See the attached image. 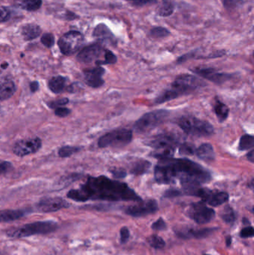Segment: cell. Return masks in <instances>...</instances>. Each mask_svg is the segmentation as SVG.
<instances>
[{"label": "cell", "instance_id": "5", "mask_svg": "<svg viewBox=\"0 0 254 255\" xmlns=\"http://www.w3.org/2000/svg\"><path fill=\"white\" fill-rule=\"evenodd\" d=\"M58 225L53 221H39L24 225L7 231L9 237L13 238H28L34 235L52 233L58 229Z\"/></svg>", "mask_w": 254, "mask_h": 255}, {"label": "cell", "instance_id": "39", "mask_svg": "<svg viewBox=\"0 0 254 255\" xmlns=\"http://www.w3.org/2000/svg\"><path fill=\"white\" fill-rule=\"evenodd\" d=\"M132 5L138 6V7H142V6L151 5V4H156L158 0H128Z\"/></svg>", "mask_w": 254, "mask_h": 255}, {"label": "cell", "instance_id": "9", "mask_svg": "<svg viewBox=\"0 0 254 255\" xmlns=\"http://www.w3.org/2000/svg\"><path fill=\"white\" fill-rule=\"evenodd\" d=\"M85 37L82 33L70 31L64 34L58 40V46L62 54L71 55L76 53L83 46Z\"/></svg>", "mask_w": 254, "mask_h": 255}, {"label": "cell", "instance_id": "17", "mask_svg": "<svg viewBox=\"0 0 254 255\" xmlns=\"http://www.w3.org/2000/svg\"><path fill=\"white\" fill-rule=\"evenodd\" d=\"M105 70L101 66H97L94 68L87 69L84 71L85 81L88 86L92 88H98L104 84L103 76Z\"/></svg>", "mask_w": 254, "mask_h": 255}, {"label": "cell", "instance_id": "19", "mask_svg": "<svg viewBox=\"0 0 254 255\" xmlns=\"http://www.w3.org/2000/svg\"><path fill=\"white\" fill-rule=\"evenodd\" d=\"M16 91V85L11 79L8 78L0 79V100H9L14 95Z\"/></svg>", "mask_w": 254, "mask_h": 255}, {"label": "cell", "instance_id": "3", "mask_svg": "<svg viewBox=\"0 0 254 255\" xmlns=\"http://www.w3.org/2000/svg\"><path fill=\"white\" fill-rule=\"evenodd\" d=\"M205 85V82L193 75H180L176 78L168 89L165 90L155 99V103H167L182 96L192 94Z\"/></svg>", "mask_w": 254, "mask_h": 255}, {"label": "cell", "instance_id": "44", "mask_svg": "<svg viewBox=\"0 0 254 255\" xmlns=\"http://www.w3.org/2000/svg\"><path fill=\"white\" fill-rule=\"evenodd\" d=\"M181 195L182 193L180 190H177V189H169L164 193V197L171 199V198L177 197Z\"/></svg>", "mask_w": 254, "mask_h": 255}, {"label": "cell", "instance_id": "22", "mask_svg": "<svg viewBox=\"0 0 254 255\" xmlns=\"http://www.w3.org/2000/svg\"><path fill=\"white\" fill-rule=\"evenodd\" d=\"M41 32V28L35 23L26 24L22 27V30H21L22 37L26 41L34 40L40 35Z\"/></svg>", "mask_w": 254, "mask_h": 255}, {"label": "cell", "instance_id": "43", "mask_svg": "<svg viewBox=\"0 0 254 255\" xmlns=\"http://www.w3.org/2000/svg\"><path fill=\"white\" fill-rule=\"evenodd\" d=\"M71 113V110L67 108L60 107L55 109V114L56 116L59 118H66Z\"/></svg>", "mask_w": 254, "mask_h": 255}, {"label": "cell", "instance_id": "34", "mask_svg": "<svg viewBox=\"0 0 254 255\" xmlns=\"http://www.w3.org/2000/svg\"><path fill=\"white\" fill-rule=\"evenodd\" d=\"M150 34L154 38L161 39L169 35L170 31L164 27H154L150 31Z\"/></svg>", "mask_w": 254, "mask_h": 255}, {"label": "cell", "instance_id": "28", "mask_svg": "<svg viewBox=\"0 0 254 255\" xmlns=\"http://www.w3.org/2000/svg\"><path fill=\"white\" fill-rule=\"evenodd\" d=\"M42 2V0H21L19 6L28 11H36L40 8Z\"/></svg>", "mask_w": 254, "mask_h": 255}, {"label": "cell", "instance_id": "51", "mask_svg": "<svg viewBox=\"0 0 254 255\" xmlns=\"http://www.w3.org/2000/svg\"></svg>", "mask_w": 254, "mask_h": 255}, {"label": "cell", "instance_id": "42", "mask_svg": "<svg viewBox=\"0 0 254 255\" xmlns=\"http://www.w3.org/2000/svg\"><path fill=\"white\" fill-rule=\"evenodd\" d=\"M254 235V229L252 226L244 228V229L240 232V237H241L242 238H253Z\"/></svg>", "mask_w": 254, "mask_h": 255}, {"label": "cell", "instance_id": "41", "mask_svg": "<svg viewBox=\"0 0 254 255\" xmlns=\"http://www.w3.org/2000/svg\"><path fill=\"white\" fill-rule=\"evenodd\" d=\"M152 229L155 231H163L167 229V223L163 218L158 219L152 226Z\"/></svg>", "mask_w": 254, "mask_h": 255}, {"label": "cell", "instance_id": "32", "mask_svg": "<svg viewBox=\"0 0 254 255\" xmlns=\"http://www.w3.org/2000/svg\"><path fill=\"white\" fill-rule=\"evenodd\" d=\"M148 243L152 248L155 249V250H161V249H164L166 246L165 241L158 235H152L149 237L148 238Z\"/></svg>", "mask_w": 254, "mask_h": 255}, {"label": "cell", "instance_id": "47", "mask_svg": "<svg viewBox=\"0 0 254 255\" xmlns=\"http://www.w3.org/2000/svg\"><path fill=\"white\" fill-rule=\"evenodd\" d=\"M111 172L112 174H113V176L116 177V178H125L127 175L126 171L122 169H113V170H111Z\"/></svg>", "mask_w": 254, "mask_h": 255}, {"label": "cell", "instance_id": "27", "mask_svg": "<svg viewBox=\"0 0 254 255\" xmlns=\"http://www.w3.org/2000/svg\"><path fill=\"white\" fill-rule=\"evenodd\" d=\"M213 109H214L215 114H216L218 119L221 123L224 122L228 119V116H229L230 110L225 103H222L219 100H216Z\"/></svg>", "mask_w": 254, "mask_h": 255}, {"label": "cell", "instance_id": "7", "mask_svg": "<svg viewBox=\"0 0 254 255\" xmlns=\"http://www.w3.org/2000/svg\"><path fill=\"white\" fill-rule=\"evenodd\" d=\"M169 111L166 109L153 111L143 115L136 121L134 129L137 133H144L159 127L169 116Z\"/></svg>", "mask_w": 254, "mask_h": 255}, {"label": "cell", "instance_id": "33", "mask_svg": "<svg viewBox=\"0 0 254 255\" xmlns=\"http://www.w3.org/2000/svg\"><path fill=\"white\" fill-rule=\"evenodd\" d=\"M116 61H117V58H116L115 54L111 52V51L106 49L102 61H100L97 65L101 66L116 64Z\"/></svg>", "mask_w": 254, "mask_h": 255}, {"label": "cell", "instance_id": "30", "mask_svg": "<svg viewBox=\"0 0 254 255\" xmlns=\"http://www.w3.org/2000/svg\"><path fill=\"white\" fill-rule=\"evenodd\" d=\"M82 149V147L73 146V145H65L61 147L58 151V155L61 157H68L76 153L79 152Z\"/></svg>", "mask_w": 254, "mask_h": 255}, {"label": "cell", "instance_id": "31", "mask_svg": "<svg viewBox=\"0 0 254 255\" xmlns=\"http://www.w3.org/2000/svg\"><path fill=\"white\" fill-rule=\"evenodd\" d=\"M222 220L228 223V224H233L236 220L235 213L231 207L227 206L226 208L222 211L221 214Z\"/></svg>", "mask_w": 254, "mask_h": 255}, {"label": "cell", "instance_id": "29", "mask_svg": "<svg viewBox=\"0 0 254 255\" xmlns=\"http://www.w3.org/2000/svg\"><path fill=\"white\" fill-rule=\"evenodd\" d=\"M254 145V136L250 134H244L240 138L238 148L240 151H246V150L253 148Z\"/></svg>", "mask_w": 254, "mask_h": 255}, {"label": "cell", "instance_id": "23", "mask_svg": "<svg viewBox=\"0 0 254 255\" xmlns=\"http://www.w3.org/2000/svg\"><path fill=\"white\" fill-rule=\"evenodd\" d=\"M24 210H3L0 211V223H9L19 220L25 215Z\"/></svg>", "mask_w": 254, "mask_h": 255}, {"label": "cell", "instance_id": "14", "mask_svg": "<svg viewBox=\"0 0 254 255\" xmlns=\"http://www.w3.org/2000/svg\"><path fill=\"white\" fill-rule=\"evenodd\" d=\"M105 50L106 49L103 47L101 43H93L80 51L77 56L78 61L84 64H89L95 61L96 64L100 61L101 57H104Z\"/></svg>", "mask_w": 254, "mask_h": 255}, {"label": "cell", "instance_id": "6", "mask_svg": "<svg viewBox=\"0 0 254 255\" xmlns=\"http://www.w3.org/2000/svg\"><path fill=\"white\" fill-rule=\"evenodd\" d=\"M178 127L189 135L202 137L209 136L214 133L213 125L192 116H183L178 119L177 122Z\"/></svg>", "mask_w": 254, "mask_h": 255}, {"label": "cell", "instance_id": "4", "mask_svg": "<svg viewBox=\"0 0 254 255\" xmlns=\"http://www.w3.org/2000/svg\"><path fill=\"white\" fill-rule=\"evenodd\" d=\"M179 140L175 135L171 133H163L153 136L148 142L153 148L152 155L155 158H171L174 157Z\"/></svg>", "mask_w": 254, "mask_h": 255}, {"label": "cell", "instance_id": "25", "mask_svg": "<svg viewBox=\"0 0 254 255\" xmlns=\"http://www.w3.org/2000/svg\"><path fill=\"white\" fill-rule=\"evenodd\" d=\"M175 0H162L158 8V13L161 16H169L175 10Z\"/></svg>", "mask_w": 254, "mask_h": 255}, {"label": "cell", "instance_id": "37", "mask_svg": "<svg viewBox=\"0 0 254 255\" xmlns=\"http://www.w3.org/2000/svg\"><path fill=\"white\" fill-rule=\"evenodd\" d=\"M224 6L228 9H236L241 7L244 1L243 0H222Z\"/></svg>", "mask_w": 254, "mask_h": 255}, {"label": "cell", "instance_id": "15", "mask_svg": "<svg viewBox=\"0 0 254 255\" xmlns=\"http://www.w3.org/2000/svg\"><path fill=\"white\" fill-rule=\"evenodd\" d=\"M158 210V202L154 199L141 202L137 205L128 207L125 213L134 217H142L157 212Z\"/></svg>", "mask_w": 254, "mask_h": 255}, {"label": "cell", "instance_id": "40", "mask_svg": "<svg viewBox=\"0 0 254 255\" xmlns=\"http://www.w3.org/2000/svg\"><path fill=\"white\" fill-rule=\"evenodd\" d=\"M11 16L10 10L4 6H0V22L9 20Z\"/></svg>", "mask_w": 254, "mask_h": 255}, {"label": "cell", "instance_id": "20", "mask_svg": "<svg viewBox=\"0 0 254 255\" xmlns=\"http://www.w3.org/2000/svg\"><path fill=\"white\" fill-rule=\"evenodd\" d=\"M92 34L95 38L98 39L101 42H108L110 43L116 42V38H115L113 33L110 31V28L104 23L98 24L94 29Z\"/></svg>", "mask_w": 254, "mask_h": 255}, {"label": "cell", "instance_id": "11", "mask_svg": "<svg viewBox=\"0 0 254 255\" xmlns=\"http://www.w3.org/2000/svg\"><path fill=\"white\" fill-rule=\"evenodd\" d=\"M189 216L198 224L205 225L210 223L215 218L216 212L213 208H209L201 201L191 205Z\"/></svg>", "mask_w": 254, "mask_h": 255}, {"label": "cell", "instance_id": "10", "mask_svg": "<svg viewBox=\"0 0 254 255\" xmlns=\"http://www.w3.org/2000/svg\"><path fill=\"white\" fill-rule=\"evenodd\" d=\"M188 195L201 198L202 202L212 207L220 206L229 199V195L225 192L214 191L201 187L194 189Z\"/></svg>", "mask_w": 254, "mask_h": 255}, {"label": "cell", "instance_id": "13", "mask_svg": "<svg viewBox=\"0 0 254 255\" xmlns=\"http://www.w3.org/2000/svg\"><path fill=\"white\" fill-rule=\"evenodd\" d=\"M192 72L216 85H222L231 80L233 77L231 73H222L211 67H197L192 70Z\"/></svg>", "mask_w": 254, "mask_h": 255}, {"label": "cell", "instance_id": "16", "mask_svg": "<svg viewBox=\"0 0 254 255\" xmlns=\"http://www.w3.org/2000/svg\"><path fill=\"white\" fill-rule=\"evenodd\" d=\"M70 207V204L62 198L48 197L41 199L37 203V211L42 213L56 212L60 210L67 208Z\"/></svg>", "mask_w": 254, "mask_h": 255}, {"label": "cell", "instance_id": "36", "mask_svg": "<svg viewBox=\"0 0 254 255\" xmlns=\"http://www.w3.org/2000/svg\"><path fill=\"white\" fill-rule=\"evenodd\" d=\"M41 43L46 47L51 48L55 44V37L51 33H45L42 35Z\"/></svg>", "mask_w": 254, "mask_h": 255}, {"label": "cell", "instance_id": "1", "mask_svg": "<svg viewBox=\"0 0 254 255\" xmlns=\"http://www.w3.org/2000/svg\"><path fill=\"white\" fill-rule=\"evenodd\" d=\"M155 179L160 184H173L177 180L184 189L185 193L210 182V171L196 162L187 158L160 160L155 167Z\"/></svg>", "mask_w": 254, "mask_h": 255}, {"label": "cell", "instance_id": "49", "mask_svg": "<svg viewBox=\"0 0 254 255\" xmlns=\"http://www.w3.org/2000/svg\"><path fill=\"white\" fill-rule=\"evenodd\" d=\"M254 151L253 149L252 150V151H250V152H249V154H247L248 159H249V160H250L252 163H254Z\"/></svg>", "mask_w": 254, "mask_h": 255}, {"label": "cell", "instance_id": "12", "mask_svg": "<svg viewBox=\"0 0 254 255\" xmlns=\"http://www.w3.org/2000/svg\"><path fill=\"white\" fill-rule=\"evenodd\" d=\"M42 141L39 137L18 140L13 146V152L18 157H25L37 152L41 148Z\"/></svg>", "mask_w": 254, "mask_h": 255}, {"label": "cell", "instance_id": "2", "mask_svg": "<svg viewBox=\"0 0 254 255\" xmlns=\"http://www.w3.org/2000/svg\"><path fill=\"white\" fill-rule=\"evenodd\" d=\"M67 197L79 202L89 200L142 201L140 196L128 184L110 179L104 175L88 177L86 182L82 184L80 188L70 190Z\"/></svg>", "mask_w": 254, "mask_h": 255}, {"label": "cell", "instance_id": "48", "mask_svg": "<svg viewBox=\"0 0 254 255\" xmlns=\"http://www.w3.org/2000/svg\"><path fill=\"white\" fill-rule=\"evenodd\" d=\"M38 82H36V81H34V82H32L31 84H30V90H31V92L35 93L36 91H38Z\"/></svg>", "mask_w": 254, "mask_h": 255}, {"label": "cell", "instance_id": "24", "mask_svg": "<svg viewBox=\"0 0 254 255\" xmlns=\"http://www.w3.org/2000/svg\"><path fill=\"white\" fill-rule=\"evenodd\" d=\"M67 78L64 76H58L52 78L49 80L48 85L49 90L54 94H61L65 90Z\"/></svg>", "mask_w": 254, "mask_h": 255}, {"label": "cell", "instance_id": "26", "mask_svg": "<svg viewBox=\"0 0 254 255\" xmlns=\"http://www.w3.org/2000/svg\"><path fill=\"white\" fill-rule=\"evenodd\" d=\"M152 163L146 160H138L133 163L131 168V173L133 175H143L149 171Z\"/></svg>", "mask_w": 254, "mask_h": 255}, {"label": "cell", "instance_id": "45", "mask_svg": "<svg viewBox=\"0 0 254 255\" xmlns=\"http://www.w3.org/2000/svg\"><path fill=\"white\" fill-rule=\"evenodd\" d=\"M120 239L122 244H125L128 242L130 238V232L128 228L123 227L120 230Z\"/></svg>", "mask_w": 254, "mask_h": 255}, {"label": "cell", "instance_id": "18", "mask_svg": "<svg viewBox=\"0 0 254 255\" xmlns=\"http://www.w3.org/2000/svg\"><path fill=\"white\" fill-rule=\"evenodd\" d=\"M215 230L216 229H193L185 228V229H177V231H175V234L179 238H183V239H188L190 238L201 239V238H205L210 236Z\"/></svg>", "mask_w": 254, "mask_h": 255}, {"label": "cell", "instance_id": "46", "mask_svg": "<svg viewBox=\"0 0 254 255\" xmlns=\"http://www.w3.org/2000/svg\"><path fill=\"white\" fill-rule=\"evenodd\" d=\"M12 169V164L10 162H1L0 163V175L6 173Z\"/></svg>", "mask_w": 254, "mask_h": 255}, {"label": "cell", "instance_id": "38", "mask_svg": "<svg viewBox=\"0 0 254 255\" xmlns=\"http://www.w3.org/2000/svg\"><path fill=\"white\" fill-rule=\"evenodd\" d=\"M69 100L67 98L60 99V100H55V101L49 102L47 103L48 106L50 109H56L58 108L63 107V106H66L68 104Z\"/></svg>", "mask_w": 254, "mask_h": 255}, {"label": "cell", "instance_id": "50", "mask_svg": "<svg viewBox=\"0 0 254 255\" xmlns=\"http://www.w3.org/2000/svg\"><path fill=\"white\" fill-rule=\"evenodd\" d=\"M231 244H232V238L231 236L227 237L226 238V245L227 247H231Z\"/></svg>", "mask_w": 254, "mask_h": 255}, {"label": "cell", "instance_id": "35", "mask_svg": "<svg viewBox=\"0 0 254 255\" xmlns=\"http://www.w3.org/2000/svg\"><path fill=\"white\" fill-rule=\"evenodd\" d=\"M195 149L196 148L192 144L189 143V142H183L180 145L179 152L183 155H192L195 154Z\"/></svg>", "mask_w": 254, "mask_h": 255}, {"label": "cell", "instance_id": "8", "mask_svg": "<svg viewBox=\"0 0 254 255\" xmlns=\"http://www.w3.org/2000/svg\"><path fill=\"white\" fill-rule=\"evenodd\" d=\"M133 138L132 130L127 128H116L102 135L98 140L99 148L117 147L128 145Z\"/></svg>", "mask_w": 254, "mask_h": 255}, {"label": "cell", "instance_id": "21", "mask_svg": "<svg viewBox=\"0 0 254 255\" xmlns=\"http://www.w3.org/2000/svg\"><path fill=\"white\" fill-rule=\"evenodd\" d=\"M195 154L198 158L205 162H211L215 159V151L210 143H203L195 149Z\"/></svg>", "mask_w": 254, "mask_h": 255}]
</instances>
